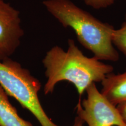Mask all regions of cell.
I'll return each mask as SVG.
<instances>
[{
  "label": "cell",
  "mask_w": 126,
  "mask_h": 126,
  "mask_svg": "<svg viewBox=\"0 0 126 126\" xmlns=\"http://www.w3.org/2000/svg\"><path fill=\"white\" fill-rule=\"evenodd\" d=\"M43 5L64 28L75 32L78 42L99 60L116 62L119 54L112 42L114 28L99 20L71 0H45Z\"/></svg>",
  "instance_id": "7a4b0ae2"
},
{
  "label": "cell",
  "mask_w": 126,
  "mask_h": 126,
  "mask_svg": "<svg viewBox=\"0 0 126 126\" xmlns=\"http://www.w3.org/2000/svg\"><path fill=\"white\" fill-rule=\"evenodd\" d=\"M113 44L126 58V13L124 20L119 29H114L112 36Z\"/></svg>",
  "instance_id": "ba28073f"
},
{
  "label": "cell",
  "mask_w": 126,
  "mask_h": 126,
  "mask_svg": "<svg viewBox=\"0 0 126 126\" xmlns=\"http://www.w3.org/2000/svg\"><path fill=\"white\" fill-rule=\"evenodd\" d=\"M101 84V94L114 106L126 102V70L117 74H109Z\"/></svg>",
  "instance_id": "8992f818"
},
{
  "label": "cell",
  "mask_w": 126,
  "mask_h": 126,
  "mask_svg": "<svg viewBox=\"0 0 126 126\" xmlns=\"http://www.w3.org/2000/svg\"><path fill=\"white\" fill-rule=\"evenodd\" d=\"M0 85L8 95L33 115L41 126H60L47 116L41 105L38 96L40 82L18 62L10 58L0 61Z\"/></svg>",
  "instance_id": "3957f363"
},
{
  "label": "cell",
  "mask_w": 126,
  "mask_h": 126,
  "mask_svg": "<svg viewBox=\"0 0 126 126\" xmlns=\"http://www.w3.org/2000/svg\"><path fill=\"white\" fill-rule=\"evenodd\" d=\"M0 126H33L20 117L11 103L8 95L0 85Z\"/></svg>",
  "instance_id": "52a82bcc"
},
{
  "label": "cell",
  "mask_w": 126,
  "mask_h": 126,
  "mask_svg": "<svg viewBox=\"0 0 126 126\" xmlns=\"http://www.w3.org/2000/svg\"><path fill=\"white\" fill-rule=\"evenodd\" d=\"M86 97L81 98L76 106L77 116L88 126H126L117 106L110 103L98 90L95 83L86 91Z\"/></svg>",
  "instance_id": "277c9868"
},
{
  "label": "cell",
  "mask_w": 126,
  "mask_h": 126,
  "mask_svg": "<svg viewBox=\"0 0 126 126\" xmlns=\"http://www.w3.org/2000/svg\"><path fill=\"white\" fill-rule=\"evenodd\" d=\"M117 108L123 120L126 124V102L119 104L117 106Z\"/></svg>",
  "instance_id": "30bf717a"
},
{
  "label": "cell",
  "mask_w": 126,
  "mask_h": 126,
  "mask_svg": "<svg viewBox=\"0 0 126 126\" xmlns=\"http://www.w3.org/2000/svg\"><path fill=\"white\" fill-rule=\"evenodd\" d=\"M88 6L96 9H100L110 7L114 4V0H83Z\"/></svg>",
  "instance_id": "9c48e42d"
},
{
  "label": "cell",
  "mask_w": 126,
  "mask_h": 126,
  "mask_svg": "<svg viewBox=\"0 0 126 126\" xmlns=\"http://www.w3.org/2000/svg\"><path fill=\"white\" fill-rule=\"evenodd\" d=\"M83 124H84V122L79 117L77 116L75 118L74 122L72 126H83Z\"/></svg>",
  "instance_id": "8fae6325"
},
{
  "label": "cell",
  "mask_w": 126,
  "mask_h": 126,
  "mask_svg": "<svg viewBox=\"0 0 126 126\" xmlns=\"http://www.w3.org/2000/svg\"><path fill=\"white\" fill-rule=\"evenodd\" d=\"M20 23L19 12L0 0V61L9 59L19 46L24 34Z\"/></svg>",
  "instance_id": "5b68a950"
},
{
  "label": "cell",
  "mask_w": 126,
  "mask_h": 126,
  "mask_svg": "<svg viewBox=\"0 0 126 126\" xmlns=\"http://www.w3.org/2000/svg\"><path fill=\"white\" fill-rule=\"evenodd\" d=\"M42 63L47 78L44 86L46 95L54 92L58 83L65 81L74 85L81 98L91 85L102 82L106 75L114 70L110 64L94 57L85 56L72 39L68 41L67 51L59 46L50 48Z\"/></svg>",
  "instance_id": "6da1fadb"
}]
</instances>
